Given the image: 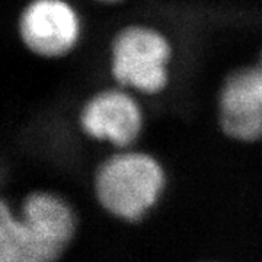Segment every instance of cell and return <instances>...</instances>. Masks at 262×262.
Here are the masks:
<instances>
[{
    "instance_id": "cell-2",
    "label": "cell",
    "mask_w": 262,
    "mask_h": 262,
    "mask_svg": "<svg viewBox=\"0 0 262 262\" xmlns=\"http://www.w3.org/2000/svg\"><path fill=\"white\" fill-rule=\"evenodd\" d=\"M170 60L172 46L166 35L146 25L121 29L111 44V73L124 89L162 92L169 82Z\"/></svg>"
},
{
    "instance_id": "cell-1",
    "label": "cell",
    "mask_w": 262,
    "mask_h": 262,
    "mask_svg": "<svg viewBox=\"0 0 262 262\" xmlns=\"http://www.w3.org/2000/svg\"><path fill=\"white\" fill-rule=\"evenodd\" d=\"M165 181V170L153 156L122 150L110 156L98 168L95 194L108 213L136 222L158 203Z\"/></svg>"
},
{
    "instance_id": "cell-6",
    "label": "cell",
    "mask_w": 262,
    "mask_h": 262,
    "mask_svg": "<svg viewBox=\"0 0 262 262\" xmlns=\"http://www.w3.org/2000/svg\"><path fill=\"white\" fill-rule=\"evenodd\" d=\"M64 251L12 213L0 210V262H54Z\"/></svg>"
},
{
    "instance_id": "cell-5",
    "label": "cell",
    "mask_w": 262,
    "mask_h": 262,
    "mask_svg": "<svg viewBox=\"0 0 262 262\" xmlns=\"http://www.w3.org/2000/svg\"><path fill=\"white\" fill-rule=\"evenodd\" d=\"M220 124L239 141L262 139V67H245L225 80L219 98Z\"/></svg>"
},
{
    "instance_id": "cell-8",
    "label": "cell",
    "mask_w": 262,
    "mask_h": 262,
    "mask_svg": "<svg viewBox=\"0 0 262 262\" xmlns=\"http://www.w3.org/2000/svg\"><path fill=\"white\" fill-rule=\"evenodd\" d=\"M98 2H102V3H117V2H121V0H98Z\"/></svg>"
},
{
    "instance_id": "cell-4",
    "label": "cell",
    "mask_w": 262,
    "mask_h": 262,
    "mask_svg": "<svg viewBox=\"0 0 262 262\" xmlns=\"http://www.w3.org/2000/svg\"><path fill=\"white\" fill-rule=\"evenodd\" d=\"M144 117L139 102L122 89H105L94 95L79 114L86 136L115 147H130L143 130Z\"/></svg>"
},
{
    "instance_id": "cell-7",
    "label": "cell",
    "mask_w": 262,
    "mask_h": 262,
    "mask_svg": "<svg viewBox=\"0 0 262 262\" xmlns=\"http://www.w3.org/2000/svg\"><path fill=\"white\" fill-rule=\"evenodd\" d=\"M19 217L32 229L66 248L76 229V217L64 198L47 191H38L25 198Z\"/></svg>"
},
{
    "instance_id": "cell-3",
    "label": "cell",
    "mask_w": 262,
    "mask_h": 262,
    "mask_svg": "<svg viewBox=\"0 0 262 262\" xmlns=\"http://www.w3.org/2000/svg\"><path fill=\"white\" fill-rule=\"evenodd\" d=\"M19 37L34 54L58 58L69 54L82 35V20L66 0H32L20 12Z\"/></svg>"
},
{
    "instance_id": "cell-9",
    "label": "cell",
    "mask_w": 262,
    "mask_h": 262,
    "mask_svg": "<svg viewBox=\"0 0 262 262\" xmlns=\"http://www.w3.org/2000/svg\"><path fill=\"white\" fill-rule=\"evenodd\" d=\"M258 64L262 67V51H261V56H259V63H258Z\"/></svg>"
}]
</instances>
